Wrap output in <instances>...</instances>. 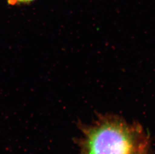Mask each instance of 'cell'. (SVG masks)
Masks as SVG:
<instances>
[{"mask_svg":"<svg viewBox=\"0 0 155 154\" xmlns=\"http://www.w3.org/2000/svg\"><path fill=\"white\" fill-rule=\"evenodd\" d=\"M80 154H148V136L138 124L112 115L82 128Z\"/></svg>","mask_w":155,"mask_h":154,"instance_id":"6da1fadb","label":"cell"},{"mask_svg":"<svg viewBox=\"0 0 155 154\" xmlns=\"http://www.w3.org/2000/svg\"><path fill=\"white\" fill-rule=\"evenodd\" d=\"M7 1L9 4L13 5L21 4H29L34 1L35 0H7Z\"/></svg>","mask_w":155,"mask_h":154,"instance_id":"7a4b0ae2","label":"cell"}]
</instances>
